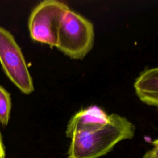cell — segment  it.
I'll use <instances>...</instances> for the list:
<instances>
[{
    "instance_id": "1",
    "label": "cell",
    "mask_w": 158,
    "mask_h": 158,
    "mask_svg": "<svg viewBox=\"0 0 158 158\" xmlns=\"http://www.w3.org/2000/svg\"><path fill=\"white\" fill-rule=\"evenodd\" d=\"M135 126L127 118L109 115L108 122L91 132L74 135L67 151V158H99L110 152L119 142L133 138Z\"/></svg>"
},
{
    "instance_id": "2",
    "label": "cell",
    "mask_w": 158,
    "mask_h": 158,
    "mask_svg": "<svg viewBox=\"0 0 158 158\" xmlns=\"http://www.w3.org/2000/svg\"><path fill=\"white\" fill-rule=\"evenodd\" d=\"M94 38V27L89 20L70 8L64 12L57 32L59 50L72 59H81L92 49Z\"/></svg>"
},
{
    "instance_id": "3",
    "label": "cell",
    "mask_w": 158,
    "mask_h": 158,
    "mask_svg": "<svg viewBox=\"0 0 158 158\" xmlns=\"http://www.w3.org/2000/svg\"><path fill=\"white\" fill-rule=\"evenodd\" d=\"M69 6L56 0H45L32 10L28 20L31 39L44 43L51 48L56 47L57 32L61 17Z\"/></svg>"
},
{
    "instance_id": "4",
    "label": "cell",
    "mask_w": 158,
    "mask_h": 158,
    "mask_svg": "<svg viewBox=\"0 0 158 158\" xmlns=\"http://www.w3.org/2000/svg\"><path fill=\"white\" fill-rule=\"evenodd\" d=\"M0 62L10 81L24 94L34 91L31 76L24 56L13 35L0 27Z\"/></svg>"
},
{
    "instance_id": "5",
    "label": "cell",
    "mask_w": 158,
    "mask_h": 158,
    "mask_svg": "<svg viewBox=\"0 0 158 158\" xmlns=\"http://www.w3.org/2000/svg\"><path fill=\"white\" fill-rule=\"evenodd\" d=\"M109 115L96 106H91L74 114L68 122L66 136L72 138L74 135L96 130L109 121Z\"/></svg>"
},
{
    "instance_id": "6",
    "label": "cell",
    "mask_w": 158,
    "mask_h": 158,
    "mask_svg": "<svg viewBox=\"0 0 158 158\" xmlns=\"http://www.w3.org/2000/svg\"><path fill=\"white\" fill-rule=\"evenodd\" d=\"M134 88L137 96L144 103L157 107L158 105V68L147 69L136 79Z\"/></svg>"
},
{
    "instance_id": "7",
    "label": "cell",
    "mask_w": 158,
    "mask_h": 158,
    "mask_svg": "<svg viewBox=\"0 0 158 158\" xmlns=\"http://www.w3.org/2000/svg\"><path fill=\"white\" fill-rule=\"evenodd\" d=\"M12 107L10 94L0 86V123L8 124Z\"/></svg>"
},
{
    "instance_id": "8",
    "label": "cell",
    "mask_w": 158,
    "mask_h": 158,
    "mask_svg": "<svg viewBox=\"0 0 158 158\" xmlns=\"http://www.w3.org/2000/svg\"><path fill=\"white\" fill-rule=\"evenodd\" d=\"M154 146L151 149L147 151L143 158H158V141L156 139L153 142Z\"/></svg>"
},
{
    "instance_id": "9",
    "label": "cell",
    "mask_w": 158,
    "mask_h": 158,
    "mask_svg": "<svg viewBox=\"0 0 158 158\" xmlns=\"http://www.w3.org/2000/svg\"><path fill=\"white\" fill-rule=\"evenodd\" d=\"M0 158H6V149L3 143L2 135L0 132Z\"/></svg>"
}]
</instances>
